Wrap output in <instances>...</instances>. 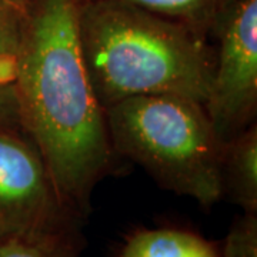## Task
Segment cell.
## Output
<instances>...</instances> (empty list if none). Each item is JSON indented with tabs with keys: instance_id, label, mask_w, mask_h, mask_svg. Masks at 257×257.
<instances>
[{
	"instance_id": "6da1fadb",
	"label": "cell",
	"mask_w": 257,
	"mask_h": 257,
	"mask_svg": "<svg viewBox=\"0 0 257 257\" xmlns=\"http://www.w3.org/2000/svg\"><path fill=\"white\" fill-rule=\"evenodd\" d=\"M77 0H36L26 9L13 86L23 132L64 207L84 219L110 169L106 114L79 40Z\"/></svg>"
},
{
	"instance_id": "7a4b0ae2",
	"label": "cell",
	"mask_w": 257,
	"mask_h": 257,
	"mask_svg": "<svg viewBox=\"0 0 257 257\" xmlns=\"http://www.w3.org/2000/svg\"><path fill=\"white\" fill-rule=\"evenodd\" d=\"M79 40L101 107L136 96L167 94L204 103L214 56L182 23L124 0L79 9Z\"/></svg>"
},
{
	"instance_id": "3957f363",
	"label": "cell",
	"mask_w": 257,
	"mask_h": 257,
	"mask_svg": "<svg viewBox=\"0 0 257 257\" xmlns=\"http://www.w3.org/2000/svg\"><path fill=\"white\" fill-rule=\"evenodd\" d=\"M113 152L140 165L156 183L210 209L223 197L221 142L199 101L150 94L104 109Z\"/></svg>"
},
{
	"instance_id": "277c9868",
	"label": "cell",
	"mask_w": 257,
	"mask_h": 257,
	"mask_svg": "<svg viewBox=\"0 0 257 257\" xmlns=\"http://www.w3.org/2000/svg\"><path fill=\"white\" fill-rule=\"evenodd\" d=\"M213 30L219 49L203 107L224 143L256 123L257 0H236Z\"/></svg>"
},
{
	"instance_id": "5b68a950",
	"label": "cell",
	"mask_w": 257,
	"mask_h": 257,
	"mask_svg": "<svg viewBox=\"0 0 257 257\" xmlns=\"http://www.w3.org/2000/svg\"><path fill=\"white\" fill-rule=\"evenodd\" d=\"M83 219L64 207L35 145L0 132V243Z\"/></svg>"
},
{
	"instance_id": "8992f818",
	"label": "cell",
	"mask_w": 257,
	"mask_h": 257,
	"mask_svg": "<svg viewBox=\"0 0 257 257\" xmlns=\"http://www.w3.org/2000/svg\"><path fill=\"white\" fill-rule=\"evenodd\" d=\"M223 196L246 213H257V126L250 124L223 143Z\"/></svg>"
},
{
	"instance_id": "52a82bcc",
	"label": "cell",
	"mask_w": 257,
	"mask_h": 257,
	"mask_svg": "<svg viewBox=\"0 0 257 257\" xmlns=\"http://www.w3.org/2000/svg\"><path fill=\"white\" fill-rule=\"evenodd\" d=\"M119 257H219L207 240L170 227L140 229L127 236Z\"/></svg>"
},
{
	"instance_id": "ba28073f",
	"label": "cell",
	"mask_w": 257,
	"mask_h": 257,
	"mask_svg": "<svg viewBox=\"0 0 257 257\" xmlns=\"http://www.w3.org/2000/svg\"><path fill=\"white\" fill-rule=\"evenodd\" d=\"M80 220L29 233L0 243V257H80Z\"/></svg>"
},
{
	"instance_id": "9c48e42d",
	"label": "cell",
	"mask_w": 257,
	"mask_h": 257,
	"mask_svg": "<svg viewBox=\"0 0 257 257\" xmlns=\"http://www.w3.org/2000/svg\"><path fill=\"white\" fill-rule=\"evenodd\" d=\"M156 15L176 20L200 36L213 30L236 0H124Z\"/></svg>"
},
{
	"instance_id": "30bf717a",
	"label": "cell",
	"mask_w": 257,
	"mask_h": 257,
	"mask_svg": "<svg viewBox=\"0 0 257 257\" xmlns=\"http://www.w3.org/2000/svg\"><path fill=\"white\" fill-rule=\"evenodd\" d=\"M26 9L18 0H0V83H13Z\"/></svg>"
},
{
	"instance_id": "8fae6325",
	"label": "cell",
	"mask_w": 257,
	"mask_h": 257,
	"mask_svg": "<svg viewBox=\"0 0 257 257\" xmlns=\"http://www.w3.org/2000/svg\"><path fill=\"white\" fill-rule=\"evenodd\" d=\"M223 257H257V213H246L231 224Z\"/></svg>"
},
{
	"instance_id": "7c38bea8",
	"label": "cell",
	"mask_w": 257,
	"mask_h": 257,
	"mask_svg": "<svg viewBox=\"0 0 257 257\" xmlns=\"http://www.w3.org/2000/svg\"><path fill=\"white\" fill-rule=\"evenodd\" d=\"M0 132H23L13 83H0Z\"/></svg>"
},
{
	"instance_id": "4fadbf2b",
	"label": "cell",
	"mask_w": 257,
	"mask_h": 257,
	"mask_svg": "<svg viewBox=\"0 0 257 257\" xmlns=\"http://www.w3.org/2000/svg\"><path fill=\"white\" fill-rule=\"evenodd\" d=\"M20 3H23V5H28V0H18Z\"/></svg>"
}]
</instances>
